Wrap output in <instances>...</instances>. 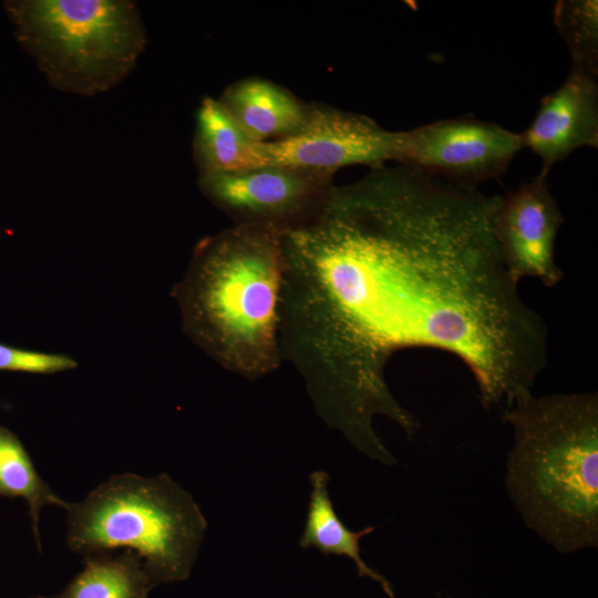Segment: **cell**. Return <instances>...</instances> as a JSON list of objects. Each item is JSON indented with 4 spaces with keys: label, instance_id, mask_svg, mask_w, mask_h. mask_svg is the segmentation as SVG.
Masks as SVG:
<instances>
[{
    "label": "cell",
    "instance_id": "16",
    "mask_svg": "<svg viewBox=\"0 0 598 598\" xmlns=\"http://www.w3.org/2000/svg\"><path fill=\"white\" fill-rule=\"evenodd\" d=\"M554 23L569 49L573 65L598 75V1H557Z\"/></svg>",
    "mask_w": 598,
    "mask_h": 598
},
{
    "label": "cell",
    "instance_id": "5",
    "mask_svg": "<svg viewBox=\"0 0 598 598\" xmlns=\"http://www.w3.org/2000/svg\"><path fill=\"white\" fill-rule=\"evenodd\" d=\"M19 38L49 84L93 96L121 83L147 43L131 0H28L9 4Z\"/></svg>",
    "mask_w": 598,
    "mask_h": 598
},
{
    "label": "cell",
    "instance_id": "14",
    "mask_svg": "<svg viewBox=\"0 0 598 598\" xmlns=\"http://www.w3.org/2000/svg\"><path fill=\"white\" fill-rule=\"evenodd\" d=\"M83 569L56 596L35 598H147L153 588L133 550L84 556Z\"/></svg>",
    "mask_w": 598,
    "mask_h": 598
},
{
    "label": "cell",
    "instance_id": "6",
    "mask_svg": "<svg viewBox=\"0 0 598 598\" xmlns=\"http://www.w3.org/2000/svg\"><path fill=\"white\" fill-rule=\"evenodd\" d=\"M197 184L234 225L268 227L282 235L311 223L334 186L333 176L279 165L200 175Z\"/></svg>",
    "mask_w": 598,
    "mask_h": 598
},
{
    "label": "cell",
    "instance_id": "8",
    "mask_svg": "<svg viewBox=\"0 0 598 598\" xmlns=\"http://www.w3.org/2000/svg\"><path fill=\"white\" fill-rule=\"evenodd\" d=\"M399 131L373 118L323 103H309L305 122L293 134L261 143L267 165L333 176L346 166L378 167L396 159Z\"/></svg>",
    "mask_w": 598,
    "mask_h": 598
},
{
    "label": "cell",
    "instance_id": "15",
    "mask_svg": "<svg viewBox=\"0 0 598 598\" xmlns=\"http://www.w3.org/2000/svg\"><path fill=\"white\" fill-rule=\"evenodd\" d=\"M0 496L22 497L29 505L33 534L41 550L40 511L47 505L64 507L60 498L38 474L31 457L18 436L0 425Z\"/></svg>",
    "mask_w": 598,
    "mask_h": 598
},
{
    "label": "cell",
    "instance_id": "7",
    "mask_svg": "<svg viewBox=\"0 0 598 598\" xmlns=\"http://www.w3.org/2000/svg\"><path fill=\"white\" fill-rule=\"evenodd\" d=\"M524 148L520 133L471 115L399 131L395 162L454 185L498 178Z\"/></svg>",
    "mask_w": 598,
    "mask_h": 598
},
{
    "label": "cell",
    "instance_id": "11",
    "mask_svg": "<svg viewBox=\"0 0 598 598\" xmlns=\"http://www.w3.org/2000/svg\"><path fill=\"white\" fill-rule=\"evenodd\" d=\"M224 109L256 143L282 140L305 122L309 103L283 86L259 76L240 79L218 99Z\"/></svg>",
    "mask_w": 598,
    "mask_h": 598
},
{
    "label": "cell",
    "instance_id": "10",
    "mask_svg": "<svg viewBox=\"0 0 598 598\" xmlns=\"http://www.w3.org/2000/svg\"><path fill=\"white\" fill-rule=\"evenodd\" d=\"M520 134L524 148L542 161L543 175L580 147L597 148V75L573 65L564 83L543 97L532 124Z\"/></svg>",
    "mask_w": 598,
    "mask_h": 598
},
{
    "label": "cell",
    "instance_id": "4",
    "mask_svg": "<svg viewBox=\"0 0 598 598\" xmlns=\"http://www.w3.org/2000/svg\"><path fill=\"white\" fill-rule=\"evenodd\" d=\"M66 544L83 556L133 550L153 587L189 577L207 522L169 475H113L83 501L65 503Z\"/></svg>",
    "mask_w": 598,
    "mask_h": 598
},
{
    "label": "cell",
    "instance_id": "17",
    "mask_svg": "<svg viewBox=\"0 0 598 598\" xmlns=\"http://www.w3.org/2000/svg\"><path fill=\"white\" fill-rule=\"evenodd\" d=\"M76 361L62 353L19 349L0 343V371L52 374L76 368Z\"/></svg>",
    "mask_w": 598,
    "mask_h": 598
},
{
    "label": "cell",
    "instance_id": "2",
    "mask_svg": "<svg viewBox=\"0 0 598 598\" xmlns=\"http://www.w3.org/2000/svg\"><path fill=\"white\" fill-rule=\"evenodd\" d=\"M282 234L234 225L195 246L173 287L186 337L225 370L248 380L280 364L278 310Z\"/></svg>",
    "mask_w": 598,
    "mask_h": 598
},
{
    "label": "cell",
    "instance_id": "3",
    "mask_svg": "<svg viewBox=\"0 0 598 598\" xmlns=\"http://www.w3.org/2000/svg\"><path fill=\"white\" fill-rule=\"evenodd\" d=\"M505 485L525 525L560 553L598 546V395L533 394L503 413Z\"/></svg>",
    "mask_w": 598,
    "mask_h": 598
},
{
    "label": "cell",
    "instance_id": "12",
    "mask_svg": "<svg viewBox=\"0 0 598 598\" xmlns=\"http://www.w3.org/2000/svg\"><path fill=\"white\" fill-rule=\"evenodd\" d=\"M193 156L199 176L267 165L261 143L250 140L212 96H205L196 112Z\"/></svg>",
    "mask_w": 598,
    "mask_h": 598
},
{
    "label": "cell",
    "instance_id": "1",
    "mask_svg": "<svg viewBox=\"0 0 598 598\" xmlns=\"http://www.w3.org/2000/svg\"><path fill=\"white\" fill-rule=\"evenodd\" d=\"M501 198L382 165L334 185L311 223L282 235L281 360L322 421L370 460L398 462L373 429L377 415L410 437L420 429L385 380L398 351L454 354L485 409L533 394L548 331L502 260L493 234Z\"/></svg>",
    "mask_w": 598,
    "mask_h": 598
},
{
    "label": "cell",
    "instance_id": "9",
    "mask_svg": "<svg viewBox=\"0 0 598 598\" xmlns=\"http://www.w3.org/2000/svg\"><path fill=\"white\" fill-rule=\"evenodd\" d=\"M564 217L550 194L547 175L538 174L501 198L493 234L512 279L526 277L556 286L564 271L555 258V244Z\"/></svg>",
    "mask_w": 598,
    "mask_h": 598
},
{
    "label": "cell",
    "instance_id": "13",
    "mask_svg": "<svg viewBox=\"0 0 598 598\" xmlns=\"http://www.w3.org/2000/svg\"><path fill=\"white\" fill-rule=\"evenodd\" d=\"M329 481L324 471H315L309 475L311 492L299 546L303 549L316 548L323 555L348 557L354 563L360 577L374 580L389 598H394L391 582L361 557L360 542L373 533L375 527L369 526L357 532L348 528L333 507Z\"/></svg>",
    "mask_w": 598,
    "mask_h": 598
}]
</instances>
